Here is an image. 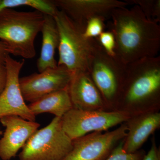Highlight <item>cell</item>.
<instances>
[{
  "label": "cell",
  "mask_w": 160,
  "mask_h": 160,
  "mask_svg": "<svg viewBox=\"0 0 160 160\" xmlns=\"http://www.w3.org/2000/svg\"><path fill=\"white\" fill-rule=\"evenodd\" d=\"M109 31L116 42V56L126 65L158 56L160 49V27L149 21L139 7H122L112 13Z\"/></svg>",
  "instance_id": "6da1fadb"
},
{
  "label": "cell",
  "mask_w": 160,
  "mask_h": 160,
  "mask_svg": "<svg viewBox=\"0 0 160 160\" xmlns=\"http://www.w3.org/2000/svg\"><path fill=\"white\" fill-rule=\"evenodd\" d=\"M44 14L38 10L18 11L6 9L0 12V40L9 54L32 59L36 55L34 42L41 32Z\"/></svg>",
  "instance_id": "7a4b0ae2"
},
{
  "label": "cell",
  "mask_w": 160,
  "mask_h": 160,
  "mask_svg": "<svg viewBox=\"0 0 160 160\" xmlns=\"http://www.w3.org/2000/svg\"><path fill=\"white\" fill-rule=\"evenodd\" d=\"M53 17L59 37L58 66H65L72 74L88 72L96 39L84 37L82 29L62 10L58 9Z\"/></svg>",
  "instance_id": "3957f363"
},
{
  "label": "cell",
  "mask_w": 160,
  "mask_h": 160,
  "mask_svg": "<svg viewBox=\"0 0 160 160\" xmlns=\"http://www.w3.org/2000/svg\"><path fill=\"white\" fill-rule=\"evenodd\" d=\"M160 90V57L146 58L127 65L119 96L128 105L155 101Z\"/></svg>",
  "instance_id": "277c9868"
},
{
  "label": "cell",
  "mask_w": 160,
  "mask_h": 160,
  "mask_svg": "<svg viewBox=\"0 0 160 160\" xmlns=\"http://www.w3.org/2000/svg\"><path fill=\"white\" fill-rule=\"evenodd\" d=\"M22 149L20 160H64L72 150V140L63 130L61 118L55 117L36 132Z\"/></svg>",
  "instance_id": "5b68a950"
},
{
  "label": "cell",
  "mask_w": 160,
  "mask_h": 160,
  "mask_svg": "<svg viewBox=\"0 0 160 160\" xmlns=\"http://www.w3.org/2000/svg\"><path fill=\"white\" fill-rule=\"evenodd\" d=\"M127 68L116 56L107 54L96 39L88 72L104 101L110 102L119 96Z\"/></svg>",
  "instance_id": "8992f818"
},
{
  "label": "cell",
  "mask_w": 160,
  "mask_h": 160,
  "mask_svg": "<svg viewBox=\"0 0 160 160\" xmlns=\"http://www.w3.org/2000/svg\"><path fill=\"white\" fill-rule=\"evenodd\" d=\"M130 118L124 111L85 110L72 108L61 118L64 132L72 140L93 132H103Z\"/></svg>",
  "instance_id": "52a82bcc"
},
{
  "label": "cell",
  "mask_w": 160,
  "mask_h": 160,
  "mask_svg": "<svg viewBox=\"0 0 160 160\" xmlns=\"http://www.w3.org/2000/svg\"><path fill=\"white\" fill-rule=\"evenodd\" d=\"M123 124L112 131L93 132L72 140V149L64 160H105L127 136Z\"/></svg>",
  "instance_id": "ba28073f"
},
{
  "label": "cell",
  "mask_w": 160,
  "mask_h": 160,
  "mask_svg": "<svg viewBox=\"0 0 160 160\" xmlns=\"http://www.w3.org/2000/svg\"><path fill=\"white\" fill-rule=\"evenodd\" d=\"M25 60L17 61L10 55L5 61L7 79L6 86L0 95V119L8 116H17L27 120L35 122V115L25 103L19 84L20 71Z\"/></svg>",
  "instance_id": "9c48e42d"
},
{
  "label": "cell",
  "mask_w": 160,
  "mask_h": 160,
  "mask_svg": "<svg viewBox=\"0 0 160 160\" xmlns=\"http://www.w3.org/2000/svg\"><path fill=\"white\" fill-rule=\"evenodd\" d=\"M72 73L65 66H58L39 73L20 78L24 100L33 102L46 95L68 88Z\"/></svg>",
  "instance_id": "30bf717a"
},
{
  "label": "cell",
  "mask_w": 160,
  "mask_h": 160,
  "mask_svg": "<svg viewBox=\"0 0 160 160\" xmlns=\"http://www.w3.org/2000/svg\"><path fill=\"white\" fill-rule=\"evenodd\" d=\"M58 9L62 10L83 31L87 22L94 18L105 21L111 18L115 9L129 5L126 1L118 0H53Z\"/></svg>",
  "instance_id": "8fae6325"
},
{
  "label": "cell",
  "mask_w": 160,
  "mask_h": 160,
  "mask_svg": "<svg viewBox=\"0 0 160 160\" xmlns=\"http://www.w3.org/2000/svg\"><path fill=\"white\" fill-rule=\"evenodd\" d=\"M6 130L0 140V158L9 160L16 155L20 149L38 130L40 125L17 116H8L0 119Z\"/></svg>",
  "instance_id": "7c38bea8"
},
{
  "label": "cell",
  "mask_w": 160,
  "mask_h": 160,
  "mask_svg": "<svg viewBox=\"0 0 160 160\" xmlns=\"http://www.w3.org/2000/svg\"><path fill=\"white\" fill-rule=\"evenodd\" d=\"M68 89L73 108L97 110L104 106L105 101L88 71L72 74Z\"/></svg>",
  "instance_id": "4fadbf2b"
},
{
  "label": "cell",
  "mask_w": 160,
  "mask_h": 160,
  "mask_svg": "<svg viewBox=\"0 0 160 160\" xmlns=\"http://www.w3.org/2000/svg\"><path fill=\"white\" fill-rule=\"evenodd\" d=\"M127 122L128 131L124 139L123 149L128 153H135L160 127V113L147 112Z\"/></svg>",
  "instance_id": "5bb4252c"
},
{
  "label": "cell",
  "mask_w": 160,
  "mask_h": 160,
  "mask_svg": "<svg viewBox=\"0 0 160 160\" xmlns=\"http://www.w3.org/2000/svg\"><path fill=\"white\" fill-rule=\"evenodd\" d=\"M41 32L42 42L39 58L37 66L39 72L58 66L55 58L56 49L59 42L58 32L54 17L44 14V21Z\"/></svg>",
  "instance_id": "9a60e30c"
},
{
  "label": "cell",
  "mask_w": 160,
  "mask_h": 160,
  "mask_svg": "<svg viewBox=\"0 0 160 160\" xmlns=\"http://www.w3.org/2000/svg\"><path fill=\"white\" fill-rule=\"evenodd\" d=\"M28 107L35 116L47 112L62 118L73 106L67 88L41 98L30 103Z\"/></svg>",
  "instance_id": "2e32d148"
},
{
  "label": "cell",
  "mask_w": 160,
  "mask_h": 160,
  "mask_svg": "<svg viewBox=\"0 0 160 160\" xmlns=\"http://www.w3.org/2000/svg\"><path fill=\"white\" fill-rule=\"evenodd\" d=\"M28 6L43 14L53 17L58 9L53 1L49 0H0V12L6 9Z\"/></svg>",
  "instance_id": "e0dca14e"
},
{
  "label": "cell",
  "mask_w": 160,
  "mask_h": 160,
  "mask_svg": "<svg viewBox=\"0 0 160 160\" xmlns=\"http://www.w3.org/2000/svg\"><path fill=\"white\" fill-rule=\"evenodd\" d=\"M129 5H137L149 21L160 22V0H126Z\"/></svg>",
  "instance_id": "ac0fdd59"
},
{
  "label": "cell",
  "mask_w": 160,
  "mask_h": 160,
  "mask_svg": "<svg viewBox=\"0 0 160 160\" xmlns=\"http://www.w3.org/2000/svg\"><path fill=\"white\" fill-rule=\"evenodd\" d=\"M105 21L100 18H92L89 20L83 31L84 37L88 39L97 38L105 31Z\"/></svg>",
  "instance_id": "d6986e66"
},
{
  "label": "cell",
  "mask_w": 160,
  "mask_h": 160,
  "mask_svg": "<svg viewBox=\"0 0 160 160\" xmlns=\"http://www.w3.org/2000/svg\"><path fill=\"white\" fill-rule=\"evenodd\" d=\"M124 139L121 141L105 160H142V154L139 152L128 153L123 149Z\"/></svg>",
  "instance_id": "ffe728a7"
},
{
  "label": "cell",
  "mask_w": 160,
  "mask_h": 160,
  "mask_svg": "<svg viewBox=\"0 0 160 160\" xmlns=\"http://www.w3.org/2000/svg\"><path fill=\"white\" fill-rule=\"evenodd\" d=\"M96 39L107 54L111 56H115V39L111 31L108 30L103 32Z\"/></svg>",
  "instance_id": "44dd1931"
},
{
  "label": "cell",
  "mask_w": 160,
  "mask_h": 160,
  "mask_svg": "<svg viewBox=\"0 0 160 160\" xmlns=\"http://www.w3.org/2000/svg\"><path fill=\"white\" fill-rule=\"evenodd\" d=\"M142 160H160V152L154 141L152 142L150 149Z\"/></svg>",
  "instance_id": "7402d4cb"
},
{
  "label": "cell",
  "mask_w": 160,
  "mask_h": 160,
  "mask_svg": "<svg viewBox=\"0 0 160 160\" xmlns=\"http://www.w3.org/2000/svg\"><path fill=\"white\" fill-rule=\"evenodd\" d=\"M7 72L5 63H0V95L6 86Z\"/></svg>",
  "instance_id": "603a6c76"
},
{
  "label": "cell",
  "mask_w": 160,
  "mask_h": 160,
  "mask_svg": "<svg viewBox=\"0 0 160 160\" xmlns=\"http://www.w3.org/2000/svg\"><path fill=\"white\" fill-rule=\"evenodd\" d=\"M9 54V50L5 43L0 40V63H5L6 57Z\"/></svg>",
  "instance_id": "cb8c5ba5"
},
{
  "label": "cell",
  "mask_w": 160,
  "mask_h": 160,
  "mask_svg": "<svg viewBox=\"0 0 160 160\" xmlns=\"http://www.w3.org/2000/svg\"><path fill=\"white\" fill-rule=\"evenodd\" d=\"M2 131L0 130V135H2Z\"/></svg>",
  "instance_id": "d4e9b609"
}]
</instances>
